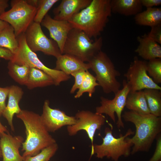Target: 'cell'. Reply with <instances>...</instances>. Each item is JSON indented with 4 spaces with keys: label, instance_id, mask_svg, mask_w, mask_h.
I'll list each match as a JSON object with an SVG mask.
<instances>
[{
    "label": "cell",
    "instance_id": "obj_19",
    "mask_svg": "<svg viewBox=\"0 0 161 161\" xmlns=\"http://www.w3.org/2000/svg\"><path fill=\"white\" fill-rule=\"evenodd\" d=\"M139 45L135 50L139 56L145 60L161 58V47L160 44L147 34L138 36Z\"/></svg>",
    "mask_w": 161,
    "mask_h": 161
},
{
    "label": "cell",
    "instance_id": "obj_27",
    "mask_svg": "<svg viewBox=\"0 0 161 161\" xmlns=\"http://www.w3.org/2000/svg\"><path fill=\"white\" fill-rule=\"evenodd\" d=\"M99 86L95 76L88 70L86 72L82 83L74 96L75 98L80 97L85 93H88L89 97H91L95 92L96 87Z\"/></svg>",
    "mask_w": 161,
    "mask_h": 161
},
{
    "label": "cell",
    "instance_id": "obj_23",
    "mask_svg": "<svg viewBox=\"0 0 161 161\" xmlns=\"http://www.w3.org/2000/svg\"><path fill=\"white\" fill-rule=\"evenodd\" d=\"M54 85L52 78L39 69L30 68L27 83L25 85L29 89Z\"/></svg>",
    "mask_w": 161,
    "mask_h": 161
},
{
    "label": "cell",
    "instance_id": "obj_1",
    "mask_svg": "<svg viewBox=\"0 0 161 161\" xmlns=\"http://www.w3.org/2000/svg\"><path fill=\"white\" fill-rule=\"evenodd\" d=\"M110 0H92L86 7L68 21L73 28L95 38L103 31L112 15Z\"/></svg>",
    "mask_w": 161,
    "mask_h": 161
},
{
    "label": "cell",
    "instance_id": "obj_30",
    "mask_svg": "<svg viewBox=\"0 0 161 161\" xmlns=\"http://www.w3.org/2000/svg\"><path fill=\"white\" fill-rule=\"evenodd\" d=\"M58 0H38L37 12L34 22L41 24L49 10Z\"/></svg>",
    "mask_w": 161,
    "mask_h": 161
},
{
    "label": "cell",
    "instance_id": "obj_15",
    "mask_svg": "<svg viewBox=\"0 0 161 161\" xmlns=\"http://www.w3.org/2000/svg\"><path fill=\"white\" fill-rule=\"evenodd\" d=\"M0 138L2 161H24V158L19 151L24 141L22 136H13L8 131L2 134Z\"/></svg>",
    "mask_w": 161,
    "mask_h": 161
},
{
    "label": "cell",
    "instance_id": "obj_20",
    "mask_svg": "<svg viewBox=\"0 0 161 161\" xmlns=\"http://www.w3.org/2000/svg\"><path fill=\"white\" fill-rule=\"evenodd\" d=\"M112 13L126 16H135L142 11L141 0H110Z\"/></svg>",
    "mask_w": 161,
    "mask_h": 161
},
{
    "label": "cell",
    "instance_id": "obj_7",
    "mask_svg": "<svg viewBox=\"0 0 161 161\" xmlns=\"http://www.w3.org/2000/svg\"><path fill=\"white\" fill-rule=\"evenodd\" d=\"M18 48L13 54L10 61L19 65H26L30 68L39 69L47 74L53 79L54 85L59 86L61 83L69 80L71 77L61 71L49 68L39 60L35 52L28 47L26 42L24 34L18 36Z\"/></svg>",
    "mask_w": 161,
    "mask_h": 161
},
{
    "label": "cell",
    "instance_id": "obj_4",
    "mask_svg": "<svg viewBox=\"0 0 161 161\" xmlns=\"http://www.w3.org/2000/svg\"><path fill=\"white\" fill-rule=\"evenodd\" d=\"M112 129L108 127L105 128L102 143L100 145L94 144L91 147V157L95 154L98 158L106 157L114 161H118L122 156L127 157L129 156L133 144L128 136L133 134L134 131L129 129L124 135L120 134L119 137L116 138L112 134Z\"/></svg>",
    "mask_w": 161,
    "mask_h": 161
},
{
    "label": "cell",
    "instance_id": "obj_5",
    "mask_svg": "<svg viewBox=\"0 0 161 161\" xmlns=\"http://www.w3.org/2000/svg\"><path fill=\"white\" fill-rule=\"evenodd\" d=\"M103 43L102 37L93 41L82 31L73 28L68 34L62 54L73 55L88 63L101 50Z\"/></svg>",
    "mask_w": 161,
    "mask_h": 161
},
{
    "label": "cell",
    "instance_id": "obj_16",
    "mask_svg": "<svg viewBox=\"0 0 161 161\" xmlns=\"http://www.w3.org/2000/svg\"><path fill=\"white\" fill-rule=\"evenodd\" d=\"M92 0H63L53 10L55 19L68 21L87 7Z\"/></svg>",
    "mask_w": 161,
    "mask_h": 161
},
{
    "label": "cell",
    "instance_id": "obj_28",
    "mask_svg": "<svg viewBox=\"0 0 161 161\" xmlns=\"http://www.w3.org/2000/svg\"><path fill=\"white\" fill-rule=\"evenodd\" d=\"M58 147L56 143L44 148L36 155L24 158V161H49L55 154Z\"/></svg>",
    "mask_w": 161,
    "mask_h": 161
},
{
    "label": "cell",
    "instance_id": "obj_41",
    "mask_svg": "<svg viewBox=\"0 0 161 161\" xmlns=\"http://www.w3.org/2000/svg\"></svg>",
    "mask_w": 161,
    "mask_h": 161
},
{
    "label": "cell",
    "instance_id": "obj_12",
    "mask_svg": "<svg viewBox=\"0 0 161 161\" xmlns=\"http://www.w3.org/2000/svg\"><path fill=\"white\" fill-rule=\"evenodd\" d=\"M75 117L76 119V123L67 126L68 134L73 136L80 130L85 131L91 141L92 147L96 130H100L106 121L105 116L103 114L83 110L78 111Z\"/></svg>",
    "mask_w": 161,
    "mask_h": 161
},
{
    "label": "cell",
    "instance_id": "obj_35",
    "mask_svg": "<svg viewBox=\"0 0 161 161\" xmlns=\"http://www.w3.org/2000/svg\"><path fill=\"white\" fill-rule=\"evenodd\" d=\"M143 7L146 8H153L161 4V0H141Z\"/></svg>",
    "mask_w": 161,
    "mask_h": 161
},
{
    "label": "cell",
    "instance_id": "obj_26",
    "mask_svg": "<svg viewBox=\"0 0 161 161\" xmlns=\"http://www.w3.org/2000/svg\"><path fill=\"white\" fill-rule=\"evenodd\" d=\"M7 68L8 74L12 78L21 85H26L30 68L27 65H19L10 61Z\"/></svg>",
    "mask_w": 161,
    "mask_h": 161
},
{
    "label": "cell",
    "instance_id": "obj_8",
    "mask_svg": "<svg viewBox=\"0 0 161 161\" xmlns=\"http://www.w3.org/2000/svg\"><path fill=\"white\" fill-rule=\"evenodd\" d=\"M10 5L11 8L0 16V20L13 27L17 37L24 33L34 22L37 9L26 0H12Z\"/></svg>",
    "mask_w": 161,
    "mask_h": 161
},
{
    "label": "cell",
    "instance_id": "obj_33",
    "mask_svg": "<svg viewBox=\"0 0 161 161\" xmlns=\"http://www.w3.org/2000/svg\"><path fill=\"white\" fill-rule=\"evenodd\" d=\"M148 36L160 44H161V24L151 27Z\"/></svg>",
    "mask_w": 161,
    "mask_h": 161
},
{
    "label": "cell",
    "instance_id": "obj_17",
    "mask_svg": "<svg viewBox=\"0 0 161 161\" xmlns=\"http://www.w3.org/2000/svg\"><path fill=\"white\" fill-rule=\"evenodd\" d=\"M10 87L8 103L2 115L7 120L11 130L14 131L13 117L15 114H19L21 111L19 103L22 97L24 92L17 86L13 85Z\"/></svg>",
    "mask_w": 161,
    "mask_h": 161
},
{
    "label": "cell",
    "instance_id": "obj_29",
    "mask_svg": "<svg viewBox=\"0 0 161 161\" xmlns=\"http://www.w3.org/2000/svg\"><path fill=\"white\" fill-rule=\"evenodd\" d=\"M147 71L156 83H161V58L154 59L147 62Z\"/></svg>",
    "mask_w": 161,
    "mask_h": 161
},
{
    "label": "cell",
    "instance_id": "obj_25",
    "mask_svg": "<svg viewBox=\"0 0 161 161\" xmlns=\"http://www.w3.org/2000/svg\"><path fill=\"white\" fill-rule=\"evenodd\" d=\"M150 114L161 116V92L156 89H145L143 90Z\"/></svg>",
    "mask_w": 161,
    "mask_h": 161
},
{
    "label": "cell",
    "instance_id": "obj_3",
    "mask_svg": "<svg viewBox=\"0 0 161 161\" xmlns=\"http://www.w3.org/2000/svg\"><path fill=\"white\" fill-rule=\"evenodd\" d=\"M122 117L126 122L133 123L136 128L135 134L131 138L133 146L131 154L148 152L161 133V117L151 114H142L129 111L124 112Z\"/></svg>",
    "mask_w": 161,
    "mask_h": 161
},
{
    "label": "cell",
    "instance_id": "obj_11",
    "mask_svg": "<svg viewBox=\"0 0 161 161\" xmlns=\"http://www.w3.org/2000/svg\"><path fill=\"white\" fill-rule=\"evenodd\" d=\"M147 62L135 57L124 76L130 88V92L145 89L161 90V87L156 83L148 74Z\"/></svg>",
    "mask_w": 161,
    "mask_h": 161
},
{
    "label": "cell",
    "instance_id": "obj_38",
    "mask_svg": "<svg viewBox=\"0 0 161 161\" xmlns=\"http://www.w3.org/2000/svg\"><path fill=\"white\" fill-rule=\"evenodd\" d=\"M9 24L7 22L0 20V32Z\"/></svg>",
    "mask_w": 161,
    "mask_h": 161
},
{
    "label": "cell",
    "instance_id": "obj_13",
    "mask_svg": "<svg viewBox=\"0 0 161 161\" xmlns=\"http://www.w3.org/2000/svg\"><path fill=\"white\" fill-rule=\"evenodd\" d=\"M40 116L44 125L49 132H54L65 126L73 125L76 121L75 116L67 115L59 109L51 108L48 100H46L44 102L42 113Z\"/></svg>",
    "mask_w": 161,
    "mask_h": 161
},
{
    "label": "cell",
    "instance_id": "obj_18",
    "mask_svg": "<svg viewBox=\"0 0 161 161\" xmlns=\"http://www.w3.org/2000/svg\"><path fill=\"white\" fill-rule=\"evenodd\" d=\"M55 69L60 70L70 75L75 72L80 70H88L89 64L86 63L73 55L62 54L56 58Z\"/></svg>",
    "mask_w": 161,
    "mask_h": 161
},
{
    "label": "cell",
    "instance_id": "obj_6",
    "mask_svg": "<svg viewBox=\"0 0 161 161\" xmlns=\"http://www.w3.org/2000/svg\"><path fill=\"white\" fill-rule=\"evenodd\" d=\"M88 63L90 69L95 73L97 82L103 92L115 94L121 87L116 78L120 74L108 55L101 50Z\"/></svg>",
    "mask_w": 161,
    "mask_h": 161
},
{
    "label": "cell",
    "instance_id": "obj_37",
    "mask_svg": "<svg viewBox=\"0 0 161 161\" xmlns=\"http://www.w3.org/2000/svg\"><path fill=\"white\" fill-rule=\"evenodd\" d=\"M8 0H0V16L5 11V9L9 6Z\"/></svg>",
    "mask_w": 161,
    "mask_h": 161
},
{
    "label": "cell",
    "instance_id": "obj_9",
    "mask_svg": "<svg viewBox=\"0 0 161 161\" xmlns=\"http://www.w3.org/2000/svg\"><path fill=\"white\" fill-rule=\"evenodd\" d=\"M123 88L114 95L112 99L100 97V105L96 107L95 109L96 113L106 114L114 123H116L115 113L117 117L116 124L119 129L124 128L122 119V113L125 107L126 98L130 90V87L125 80H123Z\"/></svg>",
    "mask_w": 161,
    "mask_h": 161
},
{
    "label": "cell",
    "instance_id": "obj_31",
    "mask_svg": "<svg viewBox=\"0 0 161 161\" xmlns=\"http://www.w3.org/2000/svg\"><path fill=\"white\" fill-rule=\"evenodd\" d=\"M86 71L80 70L71 74V75L74 78L75 82L70 89V94L75 93L76 90L79 88L83 81Z\"/></svg>",
    "mask_w": 161,
    "mask_h": 161
},
{
    "label": "cell",
    "instance_id": "obj_32",
    "mask_svg": "<svg viewBox=\"0 0 161 161\" xmlns=\"http://www.w3.org/2000/svg\"><path fill=\"white\" fill-rule=\"evenodd\" d=\"M10 86L5 87H0V116L2 114L5 110L6 105L5 101L7 96H8Z\"/></svg>",
    "mask_w": 161,
    "mask_h": 161
},
{
    "label": "cell",
    "instance_id": "obj_34",
    "mask_svg": "<svg viewBox=\"0 0 161 161\" xmlns=\"http://www.w3.org/2000/svg\"><path fill=\"white\" fill-rule=\"evenodd\" d=\"M156 146L154 153L148 161H161V135H158L156 139Z\"/></svg>",
    "mask_w": 161,
    "mask_h": 161
},
{
    "label": "cell",
    "instance_id": "obj_21",
    "mask_svg": "<svg viewBox=\"0 0 161 161\" xmlns=\"http://www.w3.org/2000/svg\"><path fill=\"white\" fill-rule=\"evenodd\" d=\"M125 107L129 111L140 114H150L143 90L130 92L126 98Z\"/></svg>",
    "mask_w": 161,
    "mask_h": 161
},
{
    "label": "cell",
    "instance_id": "obj_22",
    "mask_svg": "<svg viewBox=\"0 0 161 161\" xmlns=\"http://www.w3.org/2000/svg\"><path fill=\"white\" fill-rule=\"evenodd\" d=\"M136 24L151 27L161 24V8H146V9L135 16Z\"/></svg>",
    "mask_w": 161,
    "mask_h": 161
},
{
    "label": "cell",
    "instance_id": "obj_36",
    "mask_svg": "<svg viewBox=\"0 0 161 161\" xmlns=\"http://www.w3.org/2000/svg\"><path fill=\"white\" fill-rule=\"evenodd\" d=\"M13 54L9 50L0 47V58L6 60L10 61L13 59Z\"/></svg>",
    "mask_w": 161,
    "mask_h": 161
},
{
    "label": "cell",
    "instance_id": "obj_10",
    "mask_svg": "<svg viewBox=\"0 0 161 161\" xmlns=\"http://www.w3.org/2000/svg\"><path fill=\"white\" fill-rule=\"evenodd\" d=\"M24 34L28 46L34 52L40 51L56 58L62 54L55 42L45 35L40 24L33 22Z\"/></svg>",
    "mask_w": 161,
    "mask_h": 161
},
{
    "label": "cell",
    "instance_id": "obj_40",
    "mask_svg": "<svg viewBox=\"0 0 161 161\" xmlns=\"http://www.w3.org/2000/svg\"><path fill=\"white\" fill-rule=\"evenodd\" d=\"M0 157H2V153L1 149L0 148Z\"/></svg>",
    "mask_w": 161,
    "mask_h": 161
},
{
    "label": "cell",
    "instance_id": "obj_39",
    "mask_svg": "<svg viewBox=\"0 0 161 161\" xmlns=\"http://www.w3.org/2000/svg\"><path fill=\"white\" fill-rule=\"evenodd\" d=\"M8 131L6 127L2 124L0 120V136L3 133Z\"/></svg>",
    "mask_w": 161,
    "mask_h": 161
},
{
    "label": "cell",
    "instance_id": "obj_2",
    "mask_svg": "<svg viewBox=\"0 0 161 161\" xmlns=\"http://www.w3.org/2000/svg\"><path fill=\"white\" fill-rule=\"evenodd\" d=\"M16 117L25 128L26 137L22 143L23 158L33 156L47 147L56 143L44 125L41 116L33 112L21 110Z\"/></svg>",
    "mask_w": 161,
    "mask_h": 161
},
{
    "label": "cell",
    "instance_id": "obj_24",
    "mask_svg": "<svg viewBox=\"0 0 161 161\" xmlns=\"http://www.w3.org/2000/svg\"><path fill=\"white\" fill-rule=\"evenodd\" d=\"M18 45L14 29L9 24L0 32V47L9 50L14 54L17 51Z\"/></svg>",
    "mask_w": 161,
    "mask_h": 161
},
{
    "label": "cell",
    "instance_id": "obj_14",
    "mask_svg": "<svg viewBox=\"0 0 161 161\" xmlns=\"http://www.w3.org/2000/svg\"><path fill=\"white\" fill-rule=\"evenodd\" d=\"M41 24L48 30L50 37L56 43L62 54L68 34L73 28L71 24L68 21L55 19L47 14Z\"/></svg>",
    "mask_w": 161,
    "mask_h": 161
}]
</instances>
